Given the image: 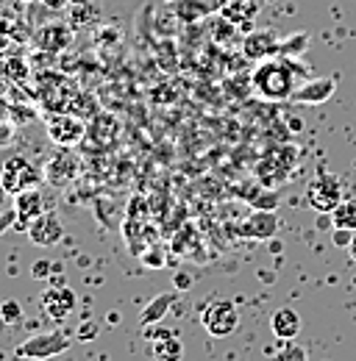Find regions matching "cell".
I'll list each match as a JSON object with an SVG mask.
<instances>
[{
	"instance_id": "cell-6",
	"label": "cell",
	"mask_w": 356,
	"mask_h": 361,
	"mask_svg": "<svg viewBox=\"0 0 356 361\" xmlns=\"http://www.w3.org/2000/svg\"><path fill=\"white\" fill-rule=\"evenodd\" d=\"M47 136L59 145V147H73L81 145L87 139V123L73 114V111H56L47 120Z\"/></svg>"
},
{
	"instance_id": "cell-20",
	"label": "cell",
	"mask_w": 356,
	"mask_h": 361,
	"mask_svg": "<svg viewBox=\"0 0 356 361\" xmlns=\"http://www.w3.org/2000/svg\"><path fill=\"white\" fill-rule=\"evenodd\" d=\"M153 359L156 361H181L184 359V342L176 334H167L153 342Z\"/></svg>"
},
{
	"instance_id": "cell-32",
	"label": "cell",
	"mask_w": 356,
	"mask_h": 361,
	"mask_svg": "<svg viewBox=\"0 0 356 361\" xmlns=\"http://www.w3.org/2000/svg\"><path fill=\"white\" fill-rule=\"evenodd\" d=\"M348 253H351V262H356V231H354V239H351V245H348Z\"/></svg>"
},
{
	"instance_id": "cell-17",
	"label": "cell",
	"mask_w": 356,
	"mask_h": 361,
	"mask_svg": "<svg viewBox=\"0 0 356 361\" xmlns=\"http://www.w3.org/2000/svg\"><path fill=\"white\" fill-rule=\"evenodd\" d=\"M170 8L184 23H198L201 17H209L212 11H220L215 0H173Z\"/></svg>"
},
{
	"instance_id": "cell-1",
	"label": "cell",
	"mask_w": 356,
	"mask_h": 361,
	"mask_svg": "<svg viewBox=\"0 0 356 361\" xmlns=\"http://www.w3.org/2000/svg\"><path fill=\"white\" fill-rule=\"evenodd\" d=\"M251 84L265 100H290L295 92V67L284 56L265 59L251 75Z\"/></svg>"
},
{
	"instance_id": "cell-8",
	"label": "cell",
	"mask_w": 356,
	"mask_h": 361,
	"mask_svg": "<svg viewBox=\"0 0 356 361\" xmlns=\"http://www.w3.org/2000/svg\"><path fill=\"white\" fill-rule=\"evenodd\" d=\"M334 90H337V75L309 78V81H304L301 87H295L290 100H292V103H301V106H320V103L331 100Z\"/></svg>"
},
{
	"instance_id": "cell-11",
	"label": "cell",
	"mask_w": 356,
	"mask_h": 361,
	"mask_svg": "<svg viewBox=\"0 0 356 361\" xmlns=\"http://www.w3.org/2000/svg\"><path fill=\"white\" fill-rule=\"evenodd\" d=\"M278 47H281V39L275 31L270 28H262V31H251L245 34L242 39V53L248 59H256V61H265L270 56H278Z\"/></svg>"
},
{
	"instance_id": "cell-31",
	"label": "cell",
	"mask_w": 356,
	"mask_h": 361,
	"mask_svg": "<svg viewBox=\"0 0 356 361\" xmlns=\"http://www.w3.org/2000/svg\"><path fill=\"white\" fill-rule=\"evenodd\" d=\"M73 0H42L44 8H50V11H61V8H67Z\"/></svg>"
},
{
	"instance_id": "cell-10",
	"label": "cell",
	"mask_w": 356,
	"mask_h": 361,
	"mask_svg": "<svg viewBox=\"0 0 356 361\" xmlns=\"http://www.w3.org/2000/svg\"><path fill=\"white\" fill-rule=\"evenodd\" d=\"M25 231H28V239L34 245H40V247H53L64 236V226H61V220L53 212H44L42 217L31 220V226L25 228Z\"/></svg>"
},
{
	"instance_id": "cell-25",
	"label": "cell",
	"mask_w": 356,
	"mask_h": 361,
	"mask_svg": "<svg viewBox=\"0 0 356 361\" xmlns=\"http://www.w3.org/2000/svg\"><path fill=\"white\" fill-rule=\"evenodd\" d=\"M0 319L6 325H20L23 322V306L17 300H3L0 303Z\"/></svg>"
},
{
	"instance_id": "cell-27",
	"label": "cell",
	"mask_w": 356,
	"mask_h": 361,
	"mask_svg": "<svg viewBox=\"0 0 356 361\" xmlns=\"http://www.w3.org/2000/svg\"><path fill=\"white\" fill-rule=\"evenodd\" d=\"M307 34H298V39L292 37V39H287V42H281V47H278V56H290L292 50L295 53H304V47H307Z\"/></svg>"
},
{
	"instance_id": "cell-9",
	"label": "cell",
	"mask_w": 356,
	"mask_h": 361,
	"mask_svg": "<svg viewBox=\"0 0 356 361\" xmlns=\"http://www.w3.org/2000/svg\"><path fill=\"white\" fill-rule=\"evenodd\" d=\"M73 39H76V28L70 23H50L34 34V42L44 53H61L73 45Z\"/></svg>"
},
{
	"instance_id": "cell-24",
	"label": "cell",
	"mask_w": 356,
	"mask_h": 361,
	"mask_svg": "<svg viewBox=\"0 0 356 361\" xmlns=\"http://www.w3.org/2000/svg\"><path fill=\"white\" fill-rule=\"evenodd\" d=\"M192 247L201 253V242H198V233H192V228H189V236H186V239H184V233H178L176 239H173V250L181 253V256H186V259H192V256H189Z\"/></svg>"
},
{
	"instance_id": "cell-35",
	"label": "cell",
	"mask_w": 356,
	"mask_h": 361,
	"mask_svg": "<svg viewBox=\"0 0 356 361\" xmlns=\"http://www.w3.org/2000/svg\"><path fill=\"white\" fill-rule=\"evenodd\" d=\"M20 3H25V0H20Z\"/></svg>"
},
{
	"instance_id": "cell-12",
	"label": "cell",
	"mask_w": 356,
	"mask_h": 361,
	"mask_svg": "<svg viewBox=\"0 0 356 361\" xmlns=\"http://www.w3.org/2000/svg\"><path fill=\"white\" fill-rule=\"evenodd\" d=\"M14 209H17V226L14 228H28L31 220L42 217L47 212V203H44V195L34 186V189H25L20 195H14Z\"/></svg>"
},
{
	"instance_id": "cell-19",
	"label": "cell",
	"mask_w": 356,
	"mask_h": 361,
	"mask_svg": "<svg viewBox=\"0 0 356 361\" xmlns=\"http://www.w3.org/2000/svg\"><path fill=\"white\" fill-rule=\"evenodd\" d=\"M173 300H176V292H165V295H156L145 309H142V314H139V325L145 328V325H156V322H162L167 312L173 309Z\"/></svg>"
},
{
	"instance_id": "cell-30",
	"label": "cell",
	"mask_w": 356,
	"mask_h": 361,
	"mask_svg": "<svg viewBox=\"0 0 356 361\" xmlns=\"http://www.w3.org/2000/svg\"><path fill=\"white\" fill-rule=\"evenodd\" d=\"M351 239H354V231H345V228H334V233H331V242L340 247V245H351Z\"/></svg>"
},
{
	"instance_id": "cell-13",
	"label": "cell",
	"mask_w": 356,
	"mask_h": 361,
	"mask_svg": "<svg viewBox=\"0 0 356 361\" xmlns=\"http://www.w3.org/2000/svg\"><path fill=\"white\" fill-rule=\"evenodd\" d=\"M78 167H81V161L73 156V150L70 147H59V153L47 161L44 178L50 180V183H56V186H64V183H70L78 176Z\"/></svg>"
},
{
	"instance_id": "cell-16",
	"label": "cell",
	"mask_w": 356,
	"mask_h": 361,
	"mask_svg": "<svg viewBox=\"0 0 356 361\" xmlns=\"http://www.w3.org/2000/svg\"><path fill=\"white\" fill-rule=\"evenodd\" d=\"M270 328H273V334H275L281 342H287V339H298L304 322H301V314H298L295 309L284 306V309L273 312V317H270Z\"/></svg>"
},
{
	"instance_id": "cell-14",
	"label": "cell",
	"mask_w": 356,
	"mask_h": 361,
	"mask_svg": "<svg viewBox=\"0 0 356 361\" xmlns=\"http://www.w3.org/2000/svg\"><path fill=\"white\" fill-rule=\"evenodd\" d=\"M275 231H278V217H275V212H267V209H259L256 214H251L239 223V233L245 239H273Z\"/></svg>"
},
{
	"instance_id": "cell-29",
	"label": "cell",
	"mask_w": 356,
	"mask_h": 361,
	"mask_svg": "<svg viewBox=\"0 0 356 361\" xmlns=\"http://www.w3.org/2000/svg\"><path fill=\"white\" fill-rule=\"evenodd\" d=\"M50 270H53V264H50L47 259H40V262L31 267V275H34L37 281H47V278H50Z\"/></svg>"
},
{
	"instance_id": "cell-28",
	"label": "cell",
	"mask_w": 356,
	"mask_h": 361,
	"mask_svg": "<svg viewBox=\"0 0 356 361\" xmlns=\"http://www.w3.org/2000/svg\"><path fill=\"white\" fill-rule=\"evenodd\" d=\"M14 226H17V209H6V212H0V236Z\"/></svg>"
},
{
	"instance_id": "cell-22",
	"label": "cell",
	"mask_w": 356,
	"mask_h": 361,
	"mask_svg": "<svg viewBox=\"0 0 356 361\" xmlns=\"http://www.w3.org/2000/svg\"><path fill=\"white\" fill-rule=\"evenodd\" d=\"M331 220H334V228H345V231H356V200L348 197L343 200L334 212H331Z\"/></svg>"
},
{
	"instance_id": "cell-21",
	"label": "cell",
	"mask_w": 356,
	"mask_h": 361,
	"mask_svg": "<svg viewBox=\"0 0 356 361\" xmlns=\"http://www.w3.org/2000/svg\"><path fill=\"white\" fill-rule=\"evenodd\" d=\"M67 8H70V25H73L76 31H78V28H87L89 23L97 20V6L89 3V0H73Z\"/></svg>"
},
{
	"instance_id": "cell-34",
	"label": "cell",
	"mask_w": 356,
	"mask_h": 361,
	"mask_svg": "<svg viewBox=\"0 0 356 361\" xmlns=\"http://www.w3.org/2000/svg\"><path fill=\"white\" fill-rule=\"evenodd\" d=\"M6 197H8V192H6L3 183H0V206H6Z\"/></svg>"
},
{
	"instance_id": "cell-5",
	"label": "cell",
	"mask_w": 356,
	"mask_h": 361,
	"mask_svg": "<svg viewBox=\"0 0 356 361\" xmlns=\"http://www.w3.org/2000/svg\"><path fill=\"white\" fill-rule=\"evenodd\" d=\"M201 325L206 328L209 336L222 339V336H231L237 328H239V312L231 300H212L203 314H201Z\"/></svg>"
},
{
	"instance_id": "cell-15",
	"label": "cell",
	"mask_w": 356,
	"mask_h": 361,
	"mask_svg": "<svg viewBox=\"0 0 356 361\" xmlns=\"http://www.w3.org/2000/svg\"><path fill=\"white\" fill-rule=\"evenodd\" d=\"M262 6H265V0H225L220 6V14L228 23L245 28L248 23H254L259 17Z\"/></svg>"
},
{
	"instance_id": "cell-26",
	"label": "cell",
	"mask_w": 356,
	"mask_h": 361,
	"mask_svg": "<svg viewBox=\"0 0 356 361\" xmlns=\"http://www.w3.org/2000/svg\"><path fill=\"white\" fill-rule=\"evenodd\" d=\"M139 259H142V264H145V267H153V270L167 264V259H165V250H162L159 245H150V247H148V250H145Z\"/></svg>"
},
{
	"instance_id": "cell-18",
	"label": "cell",
	"mask_w": 356,
	"mask_h": 361,
	"mask_svg": "<svg viewBox=\"0 0 356 361\" xmlns=\"http://www.w3.org/2000/svg\"><path fill=\"white\" fill-rule=\"evenodd\" d=\"M117 123L112 114H95L92 126H87V136H92L97 142V147H112L117 142Z\"/></svg>"
},
{
	"instance_id": "cell-23",
	"label": "cell",
	"mask_w": 356,
	"mask_h": 361,
	"mask_svg": "<svg viewBox=\"0 0 356 361\" xmlns=\"http://www.w3.org/2000/svg\"><path fill=\"white\" fill-rule=\"evenodd\" d=\"M273 361H309V353L304 350V345H298L295 339H287L284 348L275 353Z\"/></svg>"
},
{
	"instance_id": "cell-4",
	"label": "cell",
	"mask_w": 356,
	"mask_h": 361,
	"mask_svg": "<svg viewBox=\"0 0 356 361\" xmlns=\"http://www.w3.org/2000/svg\"><path fill=\"white\" fill-rule=\"evenodd\" d=\"M40 180H42V176L37 173V167H34L25 156H11V159H6V164H3V170H0V183H3V189H6L11 197L20 195V192H25V189H34Z\"/></svg>"
},
{
	"instance_id": "cell-2",
	"label": "cell",
	"mask_w": 356,
	"mask_h": 361,
	"mask_svg": "<svg viewBox=\"0 0 356 361\" xmlns=\"http://www.w3.org/2000/svg\"><path fill=\"white\" fill-rule=\"evenodd\" d=\"M73 345V339L64 334V331H44V334H34L28 339H23L14 350L17 359H34V361H44V359H56L61 353H67Z\"/></svg>"
},
{
	"instance_id": "cell-7",
	"label": "cell",
	"mask_w": 356,
	"mask_h": 361,
	"mask_svg": "<svg viewBox=\"0 0 356 361\" xmlns=\"http://www.w3.org/2000/svg\"><path fill=\"white\" fill-rule=\"evenodd\" d=\"M40 306H42L44 317H50L53 322H61V319H67V317L73 314V309H76V292L70 286H64V283L47 286Z\"/></svg>"
},
{
	"instance_id": "cell-33",
	"label": "cell",
	"mask_w": 356,
	"mask_h": 361,
	"mask_svg": "<svg viewBox=\"0 0 356 361\" xmlns=\"http://www.w3.org/2000/svg\"><path fill=\"white\" fill-rule=\"evenodd\" d=\"M6 47H8V37H6V34H0V56L6 53Z\"/></svg>"
},
{
	"instance_id": "cell-3",
	"label": "cell",
	"mask_w": 356,
	"mask_h": 361,
	"mask_svg": "<svg viewBox=\"0 0 356 361\" xmlns=\"http://www.w3.org/2000/svg\"><path fill=\"white\" fill-rule=\"evenodd\" d=\"M307 203L320 214H331L343 203V183H340V178L326 173V170H317V176L307 186Z\"/></svg>"
}]
</instances>
